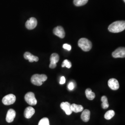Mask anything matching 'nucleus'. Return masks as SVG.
I'll use <instances>...</instances> for the list:
<instances>
[{"mask_svg":"<svg viewBox=\"0 0 125 125\" xmlns=\"http://www.w3.org/2000/svg\"><path fill=\"white\" fill-rule=\"evenodd\" d=\"M90 112L88 109H85L83 110L81 115V119L84 122H88L90 119Z\"/></svg>","mask_w":125,"mask_h":125,"instance_id":"obj_15","label":"nucleus"},{"mask_svg":"<svg viewBox=\"0 0 125 125\" xmlns=\"http://www.w3.org/2000/svg\"><path fill=\"white\" fill-rule=\"evenodd\" d=\"M112 56L114 58H124L125 57V48L120 47L116 49L113 53Z\"/></svg>","mask_w":125,"mask_h":125,"instance_id":"obj_6","label":"nucleus"},{"mask_svg":"<svg viewBox=\"0 0 125 125\" xmlns=\"http://www.w3.org/2000/svg\"><path fill=\"white\" fill-rule=\"evenodd\" d=\"M35 112V109L33 107H28L25 109L24 115L26 118L30 119L33 115Z\"/></svg>","mask_w":125,"mask_h":125,"instance_id":"obj_13","label":"nucleus"},{"mask_svg":"<svg viewBox=\"0 0 125 125\" xmlns=\"http://www.w3.org/2000/svg\"><path fill=\"white\" fill-rule=\"evenodd\" d=\"M101 101L103 103L102 104V107H103V108L104 109L107 108L109 107V104L107 102V97L105 95L103 96L101 98Z\"/></svg>","mask_w":125,"mask_h":125,"instance_id":"obj_18","label":"nucleus"},{"mask_svg":"<svg viewBox=\"0 0 125 125\" xmlns=\"http://www.w3.org/2000/svg\"><path fill=\"white\" fill-rule=\"evenodd\" d=\"M16 116V112L13 109H9L7 114L6 120L7 122L11 123L13 121Z\"/></svg>","mask_w":125,"mask_h":125,"instance_id":"obj_12","label":"nucleus"},{"mask_svg":"<svg viewBox=\"0 0 125 125\" xmlns=\"http://www.w3.org/2000/svg\"><path fill=\"white\" fill-rule=\"evenodd\" d=\"M37 21L36 18L31 17L26 22V27L29 30H32L34 29L37 25Z\"/></svg>","mask_w":125,"mask_h":125,"instance_id":"obj_8","label":"nucleus"},{"mask_svg":"<svg viewBox=\"0 0 125 125\" xmlns=\"http://www.w3.org/2000/svg\"><path fill=\"white\" fill-rule=\"evenodd\" d=\"M62 48L64 49L67 50L68 51H70L72 49V46L71 45L68 44H64L62 45Z\"/></svg>","mask_w":125,"mask_h":125,"instance_id":"obj_24","label":"nucleus"},{"mask_svg":"<svg viewBox=\"0 0 125 125\" xmlns=\"http://www.w3.org/2000/svg\"><path fill=\"white\" fill-rule=\"evenodd\" d=\"M53 32L55 35L58 36L61 39L64 38L65 35L64 30L61 26H58L54 28Z\"/></svg>","mask_w":125,"mask_h":125,"instance_id":"obj_9","label":"nucleus"},{"mask_svg":"<svg viewBox=\"0 0 125 125\" xmlns=\"http://www.w3.org/2000/svg\"><path fill=\"white\" fill-rule=\"evenodd\" d=\"M59 60V56L58 54L52 53L50 57V63L49 67L52 69H54L57 66V63Z\"/></svg>","mask_w":125,"mask_h":125,"instance_id":"obj_7","label":"nucleus"},{"mask_svg":"<svg viewBox=\"0 0 125 125\" xmlns=\"http://www.w3.org/2000/svg\"><path fill=\"white\" fill-rule=\"evenodd\" d=\"M71 105L68 102H62L60 104V107L65 112L67 115H71L72 113L71 109Z\"/></svg>","mask_w":125,"mask_h":125,"instance_id":"obj_10","label":"nucleus"},{"mask_svg":"<svg viewBox=\"0 0 125 125\" xmlns=\"http://www.w3.org/2000/svg\"><path fill=\"white\" fill-rule=\"evenodd\" d=\"M78 45L81 49L84 52H89L92 47L91 42L86 38L80 39L78 40Z\"/></svg>","mask_w":125,"mask_h":125,"instance_id":"obj_3","label":"nucleus"},{"mask_svg":"<svg viewBox=\"0 0 125 125\" xmlns=\"http://www.w3.org/2000/svg\"><path fill=\"white\" fill-rule=\"evenodd\" d=\"M38 125H50L49 120L46 117L43 118L39 121Z\"/></svg>","mask_w":125,"mask_h":125,"instance_id":"obj_21","label":"nucleus"},{"mask_svg":"<svg viewBox=\"0 0 125 125\" xmlns=\"http://www.w3.org/2000/svg\"><path fill=\"white\" fill-rule=\"evenodd\" d=\"M115 112L114 110H110L106 112L104 115V118L106 120H109L111 119L112 118L115 116Z\"/></svg>","mask_w":125,"mask_h":125,"instance_id":"obj_19","label":"nucleus"},{"mask_svg":"<svg viewBox=\"0 0 125 125\" xmlns=\"http://www.w3.org/2000/svg\"><path fill=\"white\" fill-rule=\"evenodd\" d=\"M16 101V96L13 94H9L6 95L2 98V102L5 105H12Z\"/></svg>","mask_w":125,"mask_h":125,"instance_id":"obj_5","label":"nucleus"},{"mask_svg":"<svg viewBox=\"0 0 125 125\" xmlns=\"http://www.w3.org/2000/svg\"><path fill=\"white\" fill-rule=\"evenodd\" d=\"M125 29V21H118L111 24L108 27L110 32L118 33L124 30Z\"/></svg>","mask_w":125,"mask_h":125,"instance_id":"obj_1","label":"nucleus"},{"mask_svg":"<svg viewBox=\"0 0 125 125\" xmlns=\"http://www.w3.org/2000/svg\"><path fill=\"white\" fill-rule=\"evenodd\" d=\"M123 1H124V2H125V0H123Z\"/></svg>","mask_w":125,"mask_h":125,"instance_id":"obj_26","label":"nucleus"},{"mask_svg":"<svg viewBox=\"0 0 125 125\" xmlns=\"http://www.w3.org/2000/svg\"><path fill=\"white\" fill-rule=\"evenodd\" d=\"M65 83V78L64 76H62L60 78V84H63Z\"/></svg>","mask_w":125,"mask_h":125,"instance_id":"obj_25","label":"nucleus"},{"mask_svg":"<svg viewBox=\"0 0 125 125\" xmlns=\"http://www.w3.org/2000/svg\"><path fill=\"white\" fill-rule=\"evenodd\" d=\"M71 107L72 111L76 113L82 112L83 110V107L80 105L72 104V105H71Z\"/></svg>","mask_w":125,"mask_h":125,"instance_id":"obj_16","label":"nucleus"},{"mask_svg":"<svg viewBox=\"0 0 125 125\" xmlns=\"http://www.w3.org/2000/svg\"><path fill=\"white\" fill-rule=\"evenodd\" d=\"M108 86L111 89L114 90L119 89L120 87L118 81L115 78H111L108 80Z\"/></svg>","mask_w":125,"mask_h":125,"instance_id":"obj_11","label":"nucleus"},{"mask_svg":"<svg viewBox=\"0 0 125 125\" xmlns=\"http://www.w3.org/2000/svg\"><path fill=\"white\" fill-rule=\"evenodd\" d=\"M25 100L26 102L31 106L36 105L37 103L35 94L31 92H29L25 94Z\"/></svg>","mask_w":125,"mask_h":125,"instance_id":"obj_4","label":"nucleus"},{"mask_svg":"<svg viewBox=\"0 0 125 125\" xmlns=\"http://www.w3.org/2000/svg\"><path fill=\"white\" fill-rule=\"evenodd\" d=\"M47 79V76L45 74H34L31 76V83L36 86L42 85L43 82Z\"/></svg>","mask_w":125,"mask_h":125,"instance_id":"obj_2","label":"nucleus"},{"mask_svg":"<svg viewBox=\"0 0 125 125\" xmlns=\"http://www.w3.org/2000/svg\"><path fill=\"white\" fill-rule=\"evenodd\" d=\"M72 66V62H71L69 60H67V59H65L64 60L63 62H62V67H66L68 69L71 68Z\"/></svg>","mask_w":125,"mask_h":125,"instance_id":"obj_22","label":"nucleus"},{"mask_svg":"<svg viewBox=\"0 0 125 125\" xmlns=\"http://www.w3.org/2000/svg\"><path fill=\"white\" fill-rule=\"evenodd\" d=\"M24 57L26 59L28 60L30 62H33L34 61L37 62L39 61V58L37 56L33 55L29 52H26L24 54Z\"/></svg>","mask_w":125,"mask_h":125,"instance_id":"obj_14","label":"nucleus"},{"mask_svg":"<svg viewBox=\"0 0 125 125\" xmlns=\"http://www.w3.org/2000/svg\"><path fill=\"white\" fill-rule=\"evenodd\" d=\"M89 0H74V4L77 7L82 6L87 3Z\"/></svg>","mask_w":125,"mask_h":125,"instance_id":"obj_20","label":"nucleus"},{"mask_svg":"<svg viewBox=\"0 0 125 125\" xmlns=\"http://www.w3.org/2000/svg\"><path fill=\"white\" fill-rule=\"evenodd\" d=\"M85 94L86 97L89 100H93L95 97L94 93L92 92V90L88 88L85 90Z\"/></svg>","mask_w":125,"mask_h":125,"instance_id":"obj_17","label":"nucleus"},{"mask_svg":"<svg viewBox=\"0 0 125 125\" xmlns=\"http://www.w3.org/2000/svg\"><path fill=\"white\" fill-rule=\"evenodd\" d=\"M75 88V84L73 82H70L68 85V88L70 90H72Z\"/></svg>","mask_w":125,"mask_h":125,"instance_id":"obj_23","label":"nucleus"}]
</instances>
